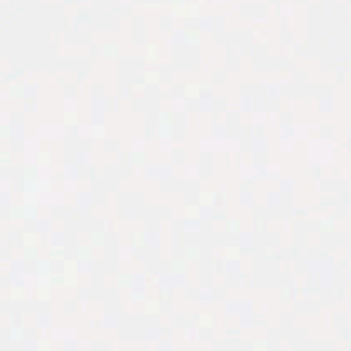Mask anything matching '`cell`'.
<instances>
[]
</instances>
